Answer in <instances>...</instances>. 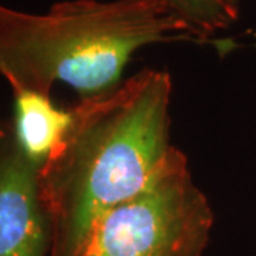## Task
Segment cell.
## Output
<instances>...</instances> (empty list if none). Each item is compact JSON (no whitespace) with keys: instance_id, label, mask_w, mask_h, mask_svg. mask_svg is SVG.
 <instances>
[{"instance_id":"obj_3","label":"cell","mask_w":256,"mask_h":256,"mask_svg":"<svg viewBox=\"0 0 256 256\" xmlns=\"http://www.w3.org/2000/svg\"><path fill=\"white\" fill-rule=\"evenodd\" d=\"M214 212L172 146L146 186L101 220L86 256H204Z\"/></svg>"},{"instance_id":"obj_5","label":"cell","mask_w":256,"mask_h":256,"mask_svg":"<svg viewBox=\"0 0 256 256\" xmlns=\"http://www.w3.org/2000/svg\"><path fill=\"white\" fill-rule=\"evenodd\" d=\"M14 117L12 130L24 154L40 166L58 146L72 122L73 112L57 108L50 96L13 92Z\"/></svg>"},{"instance_id":"obj_1","label":"cell","mask_w":256,"mask_h":256,"mask_svg":"<svg viewBox=\"0 0 256 256\" xmlns=\"http://www.w3.org/2000/svg\"><path fill=\"white\" fill-rule=\"evenodd\" d=\"M171 92L170 74L146 68L72 110L38 172L53 232L50 256H86L101 220L164 164L172 148Z\"/></svg>"},{"instance_id":"obj_6","label":"cell","mask_w":256,"mask_h":256,"mask_svg":"<svg viewBox=\"0 0 256 256\" xmlns=\"http://www.w3.org/2000/svg\"><path fill=\"white\" fill-rule=\"evenodd\" d=\"M165 3L200 43L230 26L239 13V0H165Z\"/></svg>"},{"instance_id":"obj_2","label":"cell","mask_w":256,"mask_h":256,"mask_svg":"<svg viewBox=\"0 0 256 256\" xmlns=\"http://www.w3.org/2000/svg\"><path fill=\"white\" fill-rule=\"evenodd\" d=\"M198 42L165 0H68L44 14L0 9V72L13 92L57 82L92 98L111 92L141 47Z\"/></svg>"},{"instance_id":"obj_4","label":"cell","mask_w":256,"mask_h":256,"mask_svg":"<svg viewBox=\"0 0 256 256\" xmlns=\"http://www.w3.org/2000/svg\"><path fill=\"white\" fill-rule=\"evenodd\" d=\"M0 148V256H50L52 222L40 194V165L32 161L12 126Z\"/></svg>"}]
</instances>
